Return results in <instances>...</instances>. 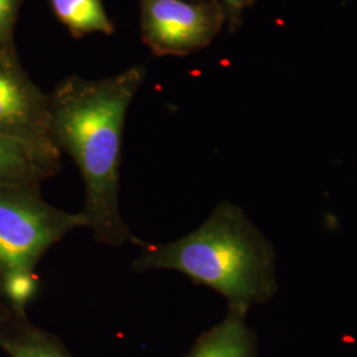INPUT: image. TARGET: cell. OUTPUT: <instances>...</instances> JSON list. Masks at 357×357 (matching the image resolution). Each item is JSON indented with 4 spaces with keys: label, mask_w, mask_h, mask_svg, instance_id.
Returning <instances> with one entry per match:
<instances>
[{
    "label": "cell",
    "mask_w": 357,
    "mask_h": 357,
    "mask_svg": "<svg viewBox=\"0 0 357 357\" xmlns=\"http://www.w3.org/2000/svg\"><path fill=\"white\" fill-rule=\"evenodd\" d=\"M144 76V68L134 65L102 79L68 77L50 94L53 141L81 172L85 184L81 213L102 245L144 243L130 230L119 208L125 119Z\"/></svg>",
    "instance_id": "1"
},
{
    "label": "cell",
    "mask_w": 357,
    "mask_h": 357,
    "mask_svg": "<svg viewBox=\"0 0 357 357\" xmlns=\"http://www.w3.org/2000/svg\"><path fill=\"white\" fill-rule=\"evenodd\" d=\"M131 270H175L216 290L229 306L249 308L275 289L273 252L237 205H218L204 224L178 241L143 243Z\"/></svg>",
    "instance_id": "2"
},
{
    "label": "cell",
    "mask_w": 357,
    "mask_h": 357,
    "mask_svg": "<svg viewBox=\"0 0 357 357\" xmlns=\"http://www.w3.org/2000/svg\"><path fill=\"white\" fill-rule=\"evenodd\" d=\"M78 228H88L85 216L48 204L40 187L0 188V284L36 278L44 253Z\"/></svg>",
    "instance_id": "3"
},
{
    "label": "cell",
    "mask_w": 357,
    "mask_h": 357,
    "mask_svg": "<svg viewBox=\"0 0 357 357\" xmlns=\"http://www.w3.org/2000/svg\"><path fill=\"white\" fill-rule=\"evenodd\" d=\"M0 135L60 151L52 135L50 96L26 75L15 47H0Z\"/></svg>",
    "instance_id": "4"
},
{
    "label": "cell",
    "mask_w": 357,
    "mask_h": 357,
    "mask_svg": "<svg viewBox=\"0 0 357 357\" xmlns=\"http://www.w3.org/2000/svg\"><path fill=\"white\" fill-rule=\"evenodd\" d=\"M143 41L158 56H180L206 45L218 29L216 10L187 0H138Z\"/></svg>",
    "instance_id": "5"
},
{
    "label": "cell",
    "mask_w": 357,
    "mask_h": 357,
    "mask_svg": "<svg viewBox=\"0 0 357 357\" xmlns=\"http://www.w3.org/2000/svg\"><path fill=\"white\" fill-rule=\"evenodd\" d=\"M60 166V151L0 135V188L41 187Z\"/></svg>",
    "instance_id": "6"
},
{
    "label": "cell",
    "mask_w": 357,
    "mask_h": 357,
    "mask_svg": "<svg viewBox=\"0 0 357 357\" xmlns=\"http://www.w3.org/2000/svg\"><path fill=\"white\" fill-rule=\"evenodd\" d=\"M248 308L229 306L227 317L204 332L185 357H255V339L246 324Z\"/></svg>",
    "instance_id": "7"
},
{
    "label": "cell",
    "mask_w": 357,
    "mask_h": 357,
    "mask_svg": "<svg viewBox=\"0 0 357 357\" xmlns=\"http://www.w3.org/2000/svg\"><path fill=\"white\" fill-rule=\"evenodd\" d=\"M0 349L10 357H73L57 336L15 311L0 320Z\"/></svg>",
    "instance_id": "8"
},
{
    "label": "cell",
    "mask_w": 357,
    "mask_h": 357,
    "mask_svg": "<svg viewBox=\"0 0 357 357\" xmlns=\"http://www.w3.org/2000/svg\"><path fill=\"white\" fill-rule=\"evenodd\" d=\"M50 3L59 20L77 38L94 32L105 35L114 32L102 0H50Z\"/></svg>",
    "instance_id": "9"
},
{
    "label": "cell",
    "mask_w": 357,
    "mask_h": 357,
    "mask_svg": "<svg viewBox=\"0 0 357 357\" xmlns=\"http://www.w3.org/2000/svg\"><path fill=\"white\" fill-rule=\"evenodd\" d=\"M23 1L0 0V47H15V26Z\"/></svg>",
    "instance_id": "10"
},
{
    "label": "cell",
    "mask_w": 357,
    "mask_h": 357,
    "mask_svg": "<svg viewBox=\"0 0 357 357\" xmlns=\"http://www.w3.org/2000/svg\"><path fill=\"white\" fill-rule=\"evenodd\" d=\"M221 1L225 6V8L229 13L230 16L237 17L243 11V7L248 4L249 0H221Z\"/></svg>",
    "instance_id": "11"
},
{
    "label": "cell",
    "mask_w": 357,
    "mask_h": 357,
    "mask_svg": "<svg viewBox=\"0 0 357 357\" xmlns=\"http://www.w3.org/2000/svg\"><path fill=\"white\" fill-rule=\"evenodd\" d=\"M13 314V310L11 307L8 306L6 298H4V294L1 290V284H0V320L7 319L10 318Z\"/></svg>",
    "instance_id": "12"
}]
</instances>
